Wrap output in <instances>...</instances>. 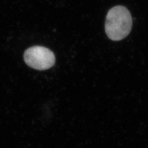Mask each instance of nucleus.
Instances as JSON below:
<instances>
[{"instance_id": "nucleus-1", "label": "nucleus", "mask_w": 148, "mask_h": 148, "mask_svg": "<svg viewBox=\"0 0 148 148\" xmlns=\"http://www.w3.org/2000/svg\"><path fill=\"white\" fill-rule=\"evenodd\" d=\"M132 23L130 12L125 7L114 6L109 11L106 18V35L112 40H121L130 34Z\"/></svg>"}, {"instance_id": "nucleus-2", "label": "nucleus", "mask_w": 148, "mask_h": 148, "mask_svg": "<svg viewBox=\"0 0 148 148\" xmlns=\"http://www.w3.org/2000/svg\"><path fill=\"white\" fill-rule=\"evenodd\" d=\"M27 66L36 70L45 71L52 67L55 64V56L47 48L35 46L28 48L24 54Z\"/></svg>"}]
</instances>
